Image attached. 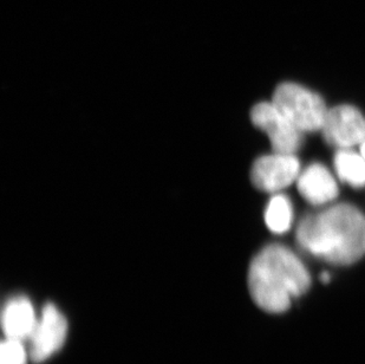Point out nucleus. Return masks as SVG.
<instances>
[{
	"instance_id": "f257e3e1",
	"label": "nucleus",
	"mask_w": 365,
	"mask_h": 364,
	"mask_svg": "<svg viewBox=\"0 0 365 364\" xmlns=\"http://www.w3.org/2000/svg\"><path fill=\"white\" fill-rule=\"evenodd\" d=\"M297 241L304 251L334 265H351L365 255V217L351 205H337L300 221Z\"/></svg>"
},
{
	"instance_id": "f03ea898",
	"label": "nucleus",
	"mask_w": 365,
	"mask_h": 364,
	"mask_svg": "<svg viewBox=\"0 0 365 364\" xmlns=\"http://www.w3.org/2000/svg\"><path fill=\"white\" fill-rule=\"evenodd\" d=\"M310 285V273L303 261L282 245H269L259 252L248 271L252 298L267 313H285Z\"/></svg>"
},
{
	"instance_id": "7ed1b4c3",
	"label": "nucleus",
	"mask_w": 365,
	"mask_h": 364,
	"mask_svg": "<svg viewBox=\"0 0 365 364\" xmlns=\"http://www.w3.org/2000/svg\"><path fill=\"white\" fill-rule=\"evenodd\" d=\"M273 103L302 131L322 129L329 111L319 95L294 83L280 84L274 91Z\"/></svg>"
},
{
	"instance_id": "20e7f679",
	"label": "nucleus",
	"mask_w": 365,
	"mask_h": 364,
	"mask_svg": "<svg viewBox=\"0 0 365 364\" xmlns=\"http://www.w3.org/2000/svg\"><path fill=\"white\" fill-rule=\"evenodd\" d=\"M252 122L269 136L274 153L293 154L303 143V131L280 111L276 104L262 102L252 109Z\"/></svg>"
},
{
	"instance_id": "39448f33",
	"label": "nucleus",
	"mask_w": 365,
	"mask_h": 364,
	"mask_svg": "<svg viewBox=\"0 0 365 364\" xmlns=\"http://www.w3.org/2000/svg\"><path fill=\"white\" fill-rule=\"evenodd\" d=\"M68 335V322L55 305L48 304L41 311L31 337H30V358L41 363L51 358L63 347Z\"/></svg>"
},
{
	"instance_id": "423d86ee",
	"label": "nucleus",
	"mask_w": 365,
	"mask_h": 364,
	"mask_svg": "<svg viewBox=\"0 0 365 364\" xmlns=\"http://www.w3.org/2000/svg\"><path fill=\"white\" fill-rule=\"evenodd\" d=\"M299 168V161L293 154L266 155L259 158L252 167V182L262 191L277 192L296 180Z\"/></svg>"
},
{
	"instance_id": "0eeeda50",
	"label": "nucleus",
	"mask_w": 365,
	"mask_h": 364,
	"mask_svg": "<svg viewBox=\"0 0 365 364\" xmlns=\"http://www.w3.org/2000/svg\"><path fill=\"white\" fill-rule=\"evenodd\" d=\"M323 134L330 145L350 148L365 141V118L351 106H338L329 110Z\"/></svg>"
},
{
	"instance_id": "6e6552de",
	"label": "nucleus",
	"mask_w": 365,
	"mask_h": 364,
	"mask_svg": "<svg viewBox=\"0 0 365 364\" xmlns=\"http://www.w3.org/2000/svg\"><path fill=\"white\" fill-rule=\"evenodd\" d=\"M37 322L35 309L25 297L12 298L4 306L1 324L6 338L21 342L30 340Z\"/></svg>"
},
{
	"instance_id": "1a4fd4ad",
	"label": "nucleus",
	"mask_w": 365,
	"mask_h": 364,
	"mask_svg": "<svg viewBox=\"0 0 365 364\" xmlns=\"http://www.w3.org/2000/svg\"><path fill=\"white\" fill-rule=\"evenodd\" d=\"M298 189L304 199L312 205H324L338 196L337 183L324 166L307 167L298 179Z\"/></svg>"
},
{
	"instance_id": "9d476101",
	"label": "nucleus",
	"mask_w": 365,
	"mask_h": 364,
	"mask_svg": "<svg viewBox=\"0 0 365 364\" xmlns=\"http://www.w3.org/2000/svg\"><path fill=\"white\" fill-rule=\"evenodd\" d=\"M334 167L343 181L355 188L364 187L365 158L363 155L355 154L354 151H338L334 156Z\"/></svg>"
},
{
	"instance_id": "9b49d317",
	"label": "nucleus",
	"mask_w": 365,
	"mask_h": 364,
	"mask_svg": "<svg viewBox=\"0 0 365 364\" xmlns=\"http://www.w3.org/2000/svg\"><path fill=\"white\" fill-rule=\"evenodd\" d=\"M266 225L273 233L283 234L292 225V205L285 196H273L266 208Z\"/></svg>"
},
{
	"instance_id": "f8f14e48",
	"label": "nucleus",
	"mask_w": 365,
	"mask_h": 364,
	"mask_svg": "<svg viewBox=\"0 0 365 364\" xmlns=\"http://www.w3.org/2000/svg\"><path fill=\"white\" fill-rule=\"evenodd\" d=\"M28 353L21 340L5 338L0 347V364H26Z\"/></svg>"
},
{
	"instance_id": "ddd939ff",
	"label": "nucleus",
	"mask_w": 365,
	"mask_h": 364,
	"mask_svg": "<svg viewBox=\"0 0 365 364\" xmlns=\"http://www.w3.org/2000/svg\"><path fill=\"white\" fill-rule=\"evenodd\" d=\"M322 279H323V280H324L325 283L329 282V280H330L329 273H327V272H325V273H323V275H322Z\"/></svg>"
},
{
	"instance_id": "4468645a",
	"label": "nucleus",
	"mask_w": 365,
	"mask_h": 364,
	"mask_svg": "<svg viewBox=\"0 0 365 364\" xmlns=\"http://www.w3.org/2000/svg\"><path fill=\"white\" fill-rule=\"evenodd\" d=\"M361 151H362V155L365 158V141L362 143V148H361Z\"/></svg>"
}]
</instances>
